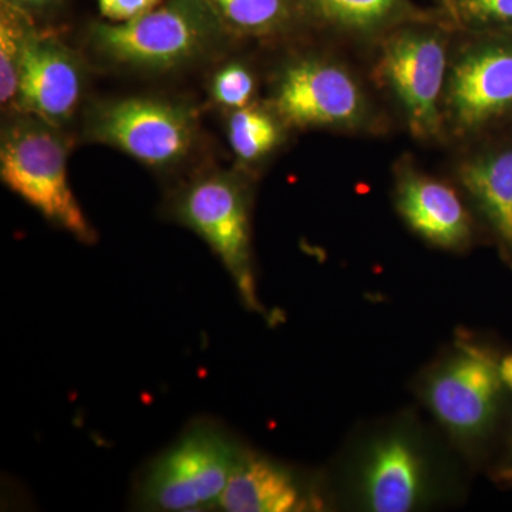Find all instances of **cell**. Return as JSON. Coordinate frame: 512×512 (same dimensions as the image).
Here are the masks:
<instances>
[{
    "label": "cell",
    "mask_w": 512,
    "mask_h": 512,
    "mask_svg": "<svg viewBox=\"0 0 512 512\" xmlns=\"http://www.w3.org/2000/svg\"><path fill=\"white\" fill-rule=\"evenodd\" d=\"M453 25L441 13L410 20L379 40L377 82L392 94L419 140L444 133L443 96L451 60Z\"/></svg>",
    "instance_id": "cell-1"
},
{
    "label": "cell",
    "mask_w": 512,
    "mask_h": 512,
    "mask_svg": "<svg viewBox=\"0 0 512 512\" xmlns=\"http://www.w3.org/2000/svg\"><path fill=\"white\" fill-rule=\"evenodd\" d=\"M443 124L458 140L512 130V35H466L448 66Z\"/></svg>",
    "instance_id": "cell-2"
},
{
    "label": "cell",
    "mask_w": 512,
    "mask_h": 512,
    "mask_svg": "<svg viewBox=\"0 0 512 512\" xmlns=\"http://www.w3.org/2000/svg\"><path fill=\"white\" fill-rule=\"evenodd\" d=\"M222 26L207 0H170L128 22L99 23L92 40L101 55L113 62L170 69L210 49Z\"/></svg>",
    "instance_id": "cell-3"
},
{
    "label": "cell",
    "mask_w": 512,
    "mask_h": 512,
    "mask_svg": "<svg viewBox=\"0 0 512 512\" xmlns=\"http://www.w3.org/2000/svg\"><path fill=\"white\" fill-rule=\"evenodd\" d=\"M66 147L45 121H20L5 131L0 148L3 183L53 224L83 242L94 231L67 178Z\"/></svg>",
    "instance_id": "cell-4"
},
{
    "label": "cell",
    "mask_w": 512,
    "mask_h": 512,
    "mask_svg": "<svg viewBox=\"0 0 512 512\" xmlns=\"http://www.w3.org/2000/svg\"><path fill=\"white\" fill-rule=\"evenodd\" d=\"M239 456L220 427H192L148 468L138 495L141 505L161 511L220 507Z\"/></svg>",
    "instance_id": "cell-5"
},
{
    "label": "cell",
    "mask_w": 512,
    "mask_h": 512,
    "mask_svg": "<svg viewBox=\"0 0 512 512\" xmlns=\"http://www.w3.org/2000/svg\"><path fill=\"white\" fill-rule=\"evenodd\" d=\"M274 110L288 126L363 130L372 126V104L355 74L333 60L306 57L282 70Z\"/></svg>",
    "instance_id": "cell-6"
},
{
    "label": "cell",
    "mask_w": 512,
    "mask_h": 512,
    "mask_svg": "<svg viewBox=\"0 0 512 512\" xmlns=\"http://www.w3.org/2000/svg\"><path fill=\"white\" fill-rule=\"evenodd\" d=\"M175 215L220 256L247 306L258 308L244 187L231 175L202 178L178 198Z\"/></svg>",
    "instance_id": "cell-7"
},
{
    "label": "cell",
    "mask_w": 512,
    "mask_h": 512,
    "mask_svg": "<svg viewBox=\"0 0 512 512\" xmlns=\"http://www.w3.org/2000/svg\"><path fill=\"white\" fill-rule=\"evenodd\" d=\"M90 136L119 148L141 163L164 167L188 153L195 119L178 104L154 99H123L101 104L90 117Z\"/></svg>",
    "instance_id": "cell-8"
},
{
    "label": "cell",
    "mask_w": 512,
    "mask_h": 512,
    "mask_svg": "<svg viewBox=\"0 0 512 512\" xmlns=\"http://www.w3.org/2000/svg\"><path fill=\"white\" fill-rule=\"evenodd\" d=\"M82 67L69 47L33 32L26 46L15 103L50 126L73 116L82 97Z\"/></svg>",
    "instance_id": "cell-9"
},
{
    "label": "cell",
    "mask_w": 512,
    "mask_h": 512,
    "mask_svg": "<svg viewBox=\"0 0 512 512\" xmlns=\"http://www.w3.org/2000/svg\"><path fill=\"white\" fill-rule=\"evenodd\" d=\"M501 383L500 367L490 356L467 350L433 380L430 404L451 430L476 434L493 416Z\"/></svg>",
    "instance_id": "cell-10"
},
{
    "label": "cell",
    "mask_w": 512,
    "mask_h": 512,
    "mask_svg": "<svg viewBox=\"0 0 512 512\" xmlns=\"http://www.w3.org/2000/svg\"><path fill=\"white\" fill-rule=\"evenodd\" d=\"M396 202L404 221L431 244L458 248L470 241V215L457 191L407 160L397 164Z\"/></svg>",
    "instance_id": "cell-11"
},
{
    "label": "cell",
    "mask_w": 512,
    "mask_h": 512,
    "mask_svg": "<svg viewBox=\"0 0 512 512\" xmlns=\"http://www.w3.org/2000/svg\"><path fill=\"white\" fill-rule=\"evenodd\" d=\"M458 167V178L494 234L512 252V130L485 138Z\"/></svg>",
    "instance_id": "cell-12"
},
{
    "label": "cell",
    "mask_w": 512,
    "mask_h": 512,
    "mask_svg": "<svg viewBox=\"0 0 512 512\" xmlns=\"http://www.w3.org/2000/svg\"><path fill=\"white\" fill-rule=\"evenodd\" d=\"M299 16L320 28L360 40H380L430 12L413 0H295Z\"/></svg>",
    "instance_id": "cell-13"
},
{
    "label": "cell",
    "mask_w": 512,
    "mask_h": 512,
    "mask_svg": "<svg viewBox=\"0 0 512 512\" xmlns=\"http://www.w3.org/2000/svg\"><path fill=\"white\" fill-rule=\"evenodd\" d=\"M303 505L291 473L242 451L220 501L222 510L229 512H289Z\"/></svg>",
    "instance_id": "cell-14"
},
{
    "label": "cell",
    "mask_w": 512,
    "mask_h": 512,
    "mask_svg": "<svg viewBox=\"0 0 512 512\" xmlns=\"http://www.w3.org/2000/svg\"><path fill=\"white\" fill-rule=\"evenodd\" d=\"M420 463L402 439H389L373 450L365 471V493L377 512H404L420 494Z\"/></svg>",
    "instance_id": "cell-15"
},
{
    "label": "cell",
    "mask_w": 512,
    "mask_h": 512,
    "mask_svg": "<svg viewBox=\"0 0 512 512\" xmlns=\"http://www.w3.org/2000/svg\"><path fill=\"white\" fill-rule=\"evenodd\" d=\"M227 28L252 36L282 32L299 16L295 0H207Z\"/></svg>",
    "instance_id": "cell-16"
},
{
    "label": "cell",
    "mask_w": 512,
    "mask_h": 512,
    "mask_svg": "<svg viewBox=\"0 0 512 512\" xmlns=\"http://www.w3.org/2000/svg\"><path fill=\"white\" fill-rule=\"evenodd\" d=\"M281 119L255 106L234 110L229 117L228 140L232 151L244 163H256L268 156L282 141Z\"/></svg>",
    "instance_id": "cell-17"
},
{
    "label": "cell",
    "mask_w": 512,
    "mask_h": 512,
    "mask_svg": "<svg viewBox=\"0 0 512 512\" xmlns=\"http://www.w3.org/2000/svg\"><path fill=\"white\" fill-rule=\"evenodd\" d=\"M35 32L25 9L2 0L0 13V100L13 103L18 94L20 70L26 46Z\"/></svg>",
    "instance_id": "cell-18"
},
{
    "label": "cell",
    "mask_w": 512,
    "mask_h": 512,
    "mask_svg": "<svg viewBox=\"0 0 512 512\" xmlns=\"http://www.w3.org/2000/svg\"><path fill=\"white\" fill-rule=\"evenodd\" d=\"M441 13L466 35H512V0H440Z\"/></svg>",
    "instance_id": "cell-19"
},
{
    "label": "cell",
    "mask_w": 512,
    "mask_h": 512,
    "mask_svg": "<svg viewBox=\"0 0 512 512\" xmlns=\"http://www.w3.org/2000/svg\"><path fill=\"white\" fill-rule=\"evenodd\" d=\"M255 92V80L247 67L232 63L215 74L212 96L228 109L238 110L249 106Z\"/></svg>",
    "instance_id": "cell-20"
},
{
    "label": "cell",
    "mask_w": 512,
    "mask_h": 512,
    "mask_svg": "<svg viewBox=\"0 0 512 512\" xmlns=\"http://www.w3.org/2000/svg\"><path fill=\"white\" fill-rule=\"evenodd\" d=\"M161 0H99L104 18L114 23L128 22L156 9Z\"/></svg>",
    "instance_id": "cell-21"
},
{
    "label": "cell",
    "mask_w": 512,
    "mask_h": 512,
    "mask_svg": "<svg viewBox=\"0 0 512 512\" xmlns=\"http://www.w3.org/2000/svg\"><path fill=\"white\" fill-rule=\"evenodd\" d=\"M13 5L19 6L22 9H43L47 6L53 5L57 0H8Z\"/></svg>",
    "instance_id": "cell-22"
},
{
    "label": "cell",
    "mask_w": 512,
    "mask_h": 512,
    "mask_svg": "<svg viewBox=\"0 0 512 512\" xmlns=\"http://www.w3.org/2000/svg\"><path fill=\"white\" fill-rule=\"evenodd\" d=\"M498 367H500L501 380L512 390V355L505 357Z\"/></svg>",
    "instance_id": "cell-23"
},
{
    "label": "cell",
    "mask_w": 512,
    "mask_h": 512,
    "mask_svg": "<svg viewBox=\"0 0 512 512\" xmlns=\"http://www.w3.org/2000/svg\"><path fill=\"white\" fill-rule=\"evenodd\" d=\"M437 2H440V0H437Z\"/></svg>",
    "instance_id": "cell-24"
}]
</instances>
